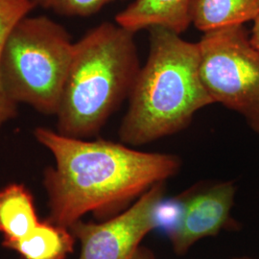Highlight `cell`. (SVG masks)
Listing matches in <instances>:
<instances>
[{
	"label": "cell",
	"instance_id": "14",
	"mask_svg": "<svg viewBox=\"0 0 259 259\" xmlns=\"http://www.w3.org/2000/svg\"><path fill=\"white\" fill-rule=\"evenodd\" d=\"M184 215V205L179 195L160 199L154 209L155 230L170 236L180 227Z\"/></svg>",
	"mask_w": 259,
	"mask_h": 259
},
{
	"label": "cell",
	"instance_id": "2",
	"mask_svg": "<svg viewBox=\"0 0 259 259\" xmlns=\"http://www.w3.org/2000/svg\"><path fill=\"white\" fill-rule=\"evenodd\" d=\"M150 49L129 95L118 135L142 146L187 128L195 114L214 104L201 75L198 42L161 26L149 28Z\"/></svg>",
	"mask_w": 259,
	"mask_h": 259
},
{
	"label": "cell",
	"instance_id": "13",
	"mask_svg": "<svg viewBox=\"0 0 259 259\" xmlns=\"http://www.w3.org/2000/svg\"><path fill=\"white\" fill-rule=\"evenodd\" d=\"M35 7L51 10L66 17H90L112 0H31Z\"/></svg>",
	"mask_w": 259,
	"mask_h": 259
},
{
	"label": "cell",
	"instance_id": "12",
	"mask_svg": "<svg viewBox=\"0 0 259 259\" xmlns=\"http://www.w3.org/2000/svg\"><path fill=\"white\" fill-rule=\"evenodd\" d=\"M36 8L31 0H0V129L18 115L19 105L6 93L1 79V61L6 40L20 19Z\"/></svg>",
	"mask_w": 259,
	"mask_h": 259
},
{
	"label": "cell",
	"instance_id": "15",
	"mask_svg": "<svg viewBox=\"0 0 259 259\" xmlns=\"http://www.w3.org/2000/svg\"><path fill=\"white\" fill-rule=\"evenodd\" d=\"M250 42L259 52V16L253 20V25L250 33Z\"/></svg>",
	"mask_w": 259,
	"mask_h": 259
},
{
	"label": "cell",
	"instance_id": "9",
	"mask_svg": "<svg viewBox=\"0 0 259 259\" xmlns=\"http://www.w3.org/2000/svg\"><path fill=\"white\" fill-rule=\"evenodd\" d=\"M38 223L34 197L25 185L11 184L0 189V233L5 248L26 236Z\"/></svg>",
	"mask_w": 259,
	"mask_h": 259
},
{
	"label": "cell",
	"instance_id": "3",
	"mask_svg": "<svg viewBox=\"0 0 259 259\" xmlns=\"http://www.w3.org/2000/svg\"><path fill=\"white\" fill-rule=\"evenodd\" d=\"M135 34L103 22L75 42L55 115L59 134L81 139L97 135L129 98L140 69Z\"/></svg>",
	"mask_w": 259,
	"mask_h": 259
},
{
	"label": "cell",
	"instance_id": "1",
	"mask_svg": "<svg viewBox=\"0 0 259 259\" xmlns=\"http://www.w3.org/2000/svg\"><path fill=\"white\" fill-rule=\"evenodd\" d=\"M34 137L55 159L44 173L47 220L68 229L88 213L105 221L123 212L182 167L176 155L141 152L110 140L74 139L42 127Z\"/></svg>",
	"mask_w": 259,
	"mask_h": 259
},
{
	"label": "cell",
	"instance_id": "6",
	"mask_svg": "<svg viewBox=\"0 0 259 259\" xmlns=\"http://www.w3.org/2000/svg\"><path fill=\"white\" fill-rule=\"evenodd\" d=\"M165 183L153 185L126 210L99 222L79 220L69 227L81 244L79 259H157L141 245L155 231L154 209L165 194Z\"/></svg>",
	"mask_w": 259,
	"mask_h": 259
},
{
	"label": "cell",
	"instance_id": "4",
	"mask_svg": "<svg viewBox=\"0 0 259 259\" xmlns=\"http://www.w3.org/2000/svg\"><path fill=\"white\" fill-rule=\"evenodd\" d=\"M63 25L46 16L20 19L6 40L1 79L10 98L56 115L74 50Z\"/></svg>",
	"mask_w": 259,
	"mask_h": 259
},
{
	"label": "cell",
	"instance_id": "8",
	"mask_svg": "<svg viewBox=\"0 0 259 259\" xmlns=\"http://www.w3.org/2000/svg\"><path fill=\"white\" fill-rule=\"evenodd\" d=\"M190 3L191 0H135L116 15L115 22L134 33L161 26L182 34L191 24Z\"/></svg>",
	"mask_w": 259,
	"mask_h": 259
},
{
	"label": "cell",
	"instance_id": "5",
	"mask_svg": "<svg viewBox=\"0 0 259 259\" xmlns=\"http://www.w3.org/2000/svg\"><path fill=\"white\" fill-rule=\"evenodd\" d=\"M201 75L213 102L241 114L259 134V52L244 25L204 32Z\"/></svg>",
	"mask_w": 259,
	"mask_h": 259
},
{
	"label": "cell",
	"instance_id": "16",
	"mask_svg": "<svg viewBox=\"0 0 259 259\" xmlns=\"http://www.w3.org/2000/svg\"><path fill=\"white\" fill-rule=\"evenodd\" d=\"M232 259H257L253 258V257H250V256H238V257H233Z\"/></svg>",
	"mask_w": 259,
	"mask_h": 259
},
{
	"label": "cell",
	"instance_id": "10",
	"mask_svg": "<svg viewBox=\"0 0 259 259\" xmlns=\"http://www.w3.org/2000/svg\"><path fill=\"white\" fill-rule=\"evenodd\" d=\"M259 16V0H191V24L202 32L244 25Z\"/></svg>",
	"mask_w": 259,
	"mask_h": 259
},
{
	"label": "cell",
	"instance_id": "7",
	"mask_svg": "<svg viewBox=\"0 0 259 259\" xmlns=\"http://www.w3.org/2000/svg\"><path fill=\"white\" fill-rule=\"evenodd\" d=\"M236 187L233 182L201 183L179 195L184 205L180 227L168 236L178 255H185L196 242L222 231H239L232 218Z\"/></svg>",
	"mask_w": 259,
	"mask_h": 259
},
{
	"label": "cell",
	"instance_id": "11",
	"mask_svg": "<svg viewBox=\"0 0 259 259\" xmlns=\"http://www.w3.org/2000/svg\"><path fill=\"white\" fill-rule=\"evenodd\" d=\"M75 241L68 228L47 219L7 249L16 250L21 259H66L74 250Z\"/></svg>",
	"mask_w": 259,
	"mask_h": 259
}]
</instances>
